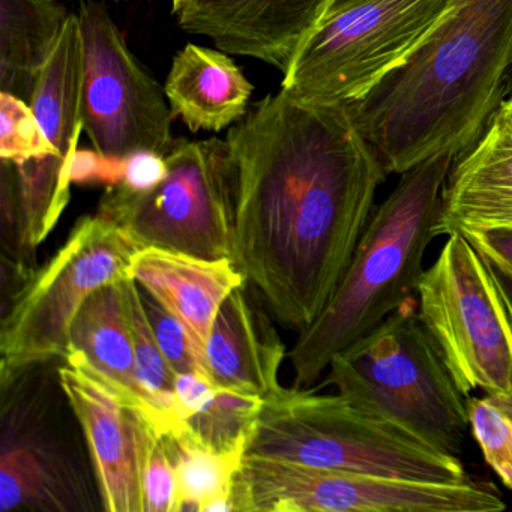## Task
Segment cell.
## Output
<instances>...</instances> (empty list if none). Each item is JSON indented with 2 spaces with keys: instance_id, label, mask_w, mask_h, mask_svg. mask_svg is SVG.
Listing matches in <instances>:
<instances>
[{
  "instance_id": "6da1fadb",
  "label": "cell",
  "mask_w": 512,
  "mask_h": 512,
  "mask_svg": "<svg viewBox=\"0 0 512 512\" xmlns=\"http://www.w3.org/2000/svg\"><path fill=\"white\" fill-rule=\"evenodd\" d=\"M226 142L235 263L275 319L302 332L343 278L388 173L347 106L283 89L254 104Z\"/></svg>"
},
{
  "instance_id": "7a4b0ae2",
  "label": "cell",
  "mask_w": 512,
  "mask_h": 512,
  "mask_svg": "<svg viewBox=\"0 0 512 512\" xmlns=\"http://www.w3.org/2000/svg\"><path fill=\"white\" fill-rule=\"evenodd\" d=\"M512 62V0H460L424 43L367 95L347 104L385 167L470 148L503 101Z\"/></svg>"
},
{
  "instance_id": "3957f363",
  "label": "cell",
  "mask_w": 512,
  "mask_h": 512,
  "mask_svg": "<svg viewBox=\"0 0 512 512\" xmlns=\"http://www.w3.org/2000/svg\"><path fill=\"white\" fill-rule=\"evenodd\" d=\"M455 158L436 155L416 164L374 209L328 304L290 349L296 386L319 380L337 353L418 293L424 254L434 238Z\"/></svg>"
},
{
  "instance_id": "277c9868",
  "label": "cell",
  "mask_w": 512,
  "mask_h": 512,
  "mask_svg": "<svg viewBox=\"0 0 512 512\" xmlns=\"http://www.w3.org/2000/svg\"><path fill=\"white\" fill-rule=\"evenodd\" d=\"M248 455L409 481H472L463 461L358 406L343 394L283 388L265 401Z\"/></svg>"
},
{
  "instance_id": "5b68a950",
  "label": "cell",
  "mask_w": 512,
  "mask_h": 512,
  "mask_svg": "<svg viewBox=\"0 0 512 512\" xmlns=\"http://www.w3.org/2000/svg\"><path fill=\"white\" fill-rule=\"evenodd\" d=\"M323 385L446 454L460 455L466 395L443 362L415 296L332 358Z\"/></svg>"
},
{
  "instance_id": "8992f818",
  "label": "cell",
  "mask_w": 512,
  "mask_h": 512,
  "mask_svg": "<svg viewBox=\"0 0 512 512\" xmlns=\"http://www.w3.org/2000/svg\"><path fill=\"white\" fill-rule=\"evenodd\" d=\"M460 0H365L301 41L281 89L311 104L355 103L400 67Z\"/></svg>"
},
{
  "instance_id": "52a82bcc",
  "label": "cell",
  "mask_w": 512,
  "mask_h": 512,
  "mask_svg": "<svg viewBox=\"0 0 512 512\" xmlns=\"http://www.w3.org/2000/svg\"><path fill=\"white\" fill-rule=\"evenodd\" d=\"M136 244L112 221L86 215L55 256L2 308L0 388L38 365L67 359L70 331L86 299L106 284L130 278Z\"/></svg>"
},
{
  "instance_id": "ba28073f",
  "label": "cell",
  "mask_w": 512,
  "mask_h": 512,
  "mask_svg": "<svg viewBox=\"0 0 512 512\" xmlns=\"http://www.w3.org/2000/svg\"><path fill=\"white\" fill-rule=\"evenodd\" d=\"M166 179L148 193L107 188L97 214L139 248L235 262L233 167L226 139L176 140Z\"/></svg>"
},
{
  "instance_id": "9c48e42d",
  "label": "cell",
  "mask_w": 512,
  "mask_h": 512,
  "mask_svg": "<svg viewBox=\"0 0 512 512\" xmlns=\"http://www.w3.org/2000/svg\"><path fill=\"white\" fill-rule=\"evenodd\" d=\"M418 311L458 389L512 394V322L484 257L448 235L418 286Z\"/></svg>"
},
{
  "instance_id": "30bf717a",
  "label": "cell",
  "mask_w": 512,
  "mask_h": 512,
  "mask_svg": "<svg viewBox=\"0 0 512 512\" xmlns=\"http://www.w3.org/2000/svg\"><path fill=\"white\" fill-rule=\"evenodd\" d=\"M239 512H500L502 493L484 479L409 481L302 466L245 454L233 488Z\"/></svg>"
},
{
  "instance_id": "8fae6325",
  "label": "cell",
  "mask_w": 512,
  "mask_h": 512,
  "mask_svg": "<svg viewBox=\"0 0 512 512\" xmlns=\"http://www.w3.org/2000/svg\"><path fill=\"white\" fill-rule=\"evenodd\" d=\"M83 125L95 151L124 158L140 151L166 157L176 140L166 91L128 47L106 5L80 4Z\"/></svg>"
},
{
  "instance_id": "7c38bea8",
  "label": "cell",
  "mask_w": 512,
  "mask_h": 512,
  "mask_svg": "<svg viewBox=\"0 0 512 512\" xmlns=\"http://www.w3.org/2000/svg\"><path fill=\"white\" fill-rule=\"evenodd\" d=\"M58 379L85 434L103 508L145 512L143 464L157 428L70 365L59 368Z\"/></svg>"
},
{
  "instance_id": "4fadbf2b",
  "label": "cell",
  "mask_w": 512,
  "mask_h": 512,
  "mask_svg": "<svg viewBox=\"0 0 512 512\" xmlns=\"http://www.w3.org/2000/svg\"><path fill=\"white\" fill-rule=\"evenodd\" d=\"M122 281L86 299L71 326L65 361L145 416L158 433L170 434L166 415L140 382Z\"/></svg>"
},
{
  "instance_id": "5bb4252c",
  "label": "cell",
  "mask_w": 512,
  "mask_h": 512,
  "mask_svg": "<svg viewBox=\"0 0 512 512\" xmlns=\"http://www.w3.org/2000/svg\"><path fill=\"white\" fill-rule=\"evenodd\" d=\"M206 370L217 389L268 401L283 391L278 380L286 347L245 286L223 302L206 343Z\"/></svg>"
},
{
  "instance_id": "9a60e30c",
  "label": "cell",
  "mask_w": 512,
  "mask_h": 512,
  "mask_svg": "<svg viewBox=\"0 0 512 512\" xmlns=\"http://www.w3.org/2000/svg\"><path fill=\"white\" fill-rule=\"evenodd\" d=\"M131 280L190 332L205 359L212 323L230 293L248 283L233 260H206L163 248H139L131 257Z\"/></svg>"
},
{
  "instance_id": "2e32d148",
  "label": "cell",
  "mask_w": 512,
  "mask_h": 512,
  "mask_svg": "<svg viewBox=\"0 0 512 512\" xmlns=\"http://www.w3.org/2000/svg\"><path fill=\"white\" fill-rule=\"evenodd\" d=\"M0 511L68 512L86 508L85 488L58 446L35 439L20 404L4 401Z\"/></svg>"
},
{
  "instance_id": "e0dca14e",
  "label": "cell",
  "mask_w": 512,
  "mask_h": 512,
  "mask_svg": "<svg viewBox=\"0 0 512 512\" xmlns=\"http://www.w3.org/2000/svg\"><path fill=\"white\" fill-rule=\"evenodd\" d=\"M331 0H211L200 20L226 52L283 73L296 47L322 20Z\"/></svg>"
},
{
  "instance_id": "ac0fdd59",
  "label": "cell",
  "mask_w": 512,
  "mask_h": 512,
  "mask_svg": "<svg viewBox=\"0 0 512 512\" xmlns=\"http://www.w3.org/2000/svg\"><path fill=\"white\" fill-rule=\"evenodd\" d=\"M472 227L512 230V142L493 124L455 158L433 235Z\"/></svg>"
},
{
  "instance_id": "d6986e66",
  "label": "cell",
  "mask_w": 512,
  "mask_h": 512,
  "mask_svg": "<svg viewBox=\"0 0 512 512\" xmlns=\"http://www.w3.org/2000/svg\"><path fill=\"white\" fill-rule=\"evenodd\" d=\"M164 91L191 133H220L247 115L254 86L229 53L188 43L173 58Z\"/></svg>"
},
{
  "instance_id": "ffe728a7",
  "label": "cell",
  "mask_w": 512,
  "mask_h": 512,
  "mask_svg": "<svg viewBox=\"0 0 512 512\" xmlns=\"http://www.w3.org/2000/svg\"><path fill=\"white\" fill-rule=\"evenodd\" d=\"M68 17L58 0H0V92L31 103Z\"/></svg>"
},
{
  "instance_id": "44dd1931",
  "label": "cell",
  "mask_w": 512,
  "mask_h": 512,
  "mask_svg": "<svg viewBox=\"0 0 512 512\" xmlns=\"http://www.w3.org/2000/svg\"><path fill=\"white\" fill-rule=\"evenodd\" d=\"M179 485V512H233V488L244 457L203 451L166 434Z\"/></svg>"
},
{
  "instance_id": "7402d4cb",
  "label": "cell",
  "mask_w": 512,
  "mask_h": 512,
  "mask_svg": "<svg viewBox=\"0 0 512 512\" xmlns=\"http://www.w3.org/2000/svg\"><path fill=\"white\" fill-rule=\"evenodd\" d=\"M265 401L217 389L211 403L172 437L224 457H244Z\"/></svg>"
},
{
  "instance_id": "603a6c76",
  "label": "cell",
  "mask_w": 512,
  "mask_h": 512,
  "mask_svg": "<svg viewBox=\"0 0 512 512\" xmlns=\"http://www.w3.org/2000/svg\"><path fill=\"white\" fill-rule=\"evenodd\" d=\"M125 301H127L128 319H130L131 337H133L134 353H136L137 371L143 388L149 392L158 404L170 424V436L181 430V421L176 406V373L164 356L160 344L157 343L145 305H143L142 289L136 281L125 278Z\"/></svg>"
},
{
  "instance_id": "cb8c5ba5",
  "label": "cell",
  "mask_w": 512,
  "mask_h": 512,
  "mask_svg": "<svg viewBox=\"0 0 512 512\" xmlns=\"http://www.w3.org/2000/svg\"><path fill=\"white\" fill-rule=\"evenodd\" d=\"M0 227H2V305L22 290L35 274L31 244L19 197V175L13 161L0 160Z\"/></svg>"
},
{
  "instance_id": "d4e9b609",
  "label": "cell",
  "mask_w": 512,
  "mask_h": 512,
  "mask_svg": "<svg viewBox=\"0 0 512 512\" xmlns=\"http://www.w3.org/2000/svg\"><path fill=\"white\" fill-rule=\"evenodd\" d=\"M470 430L485 463L512 490V394L467 398Z\"/></svg>"
},
{
  "instance_id": "484cf974",
  "label": "cell",
  "mask_w": 512,
  "mask_h": 512,
  "mask_svg": "<svg viewBox=\"0 0 512 512\" xmlns=\"http://www.w3.org/2000/svg\"><path fill=\"white\" fill-rule=\"evenodd\" d=\"M49 155L62 157L31 104L16 95L0 92V160L20 164Z\"/></svg>"
},
{
  "instance_id": "4316f807",
  "label": "cell",
  "mask_w": 512,
  "mask_h": 512,
  "mask_svg": "<svg viewBox=\"0 0 512 512\" xmlns=\"http://www.w3.org/2000/svg\"><path fill=\"white\" fill-rule=\"evenodd\" d=\"M142 299L152 332L175 373H199L209 379L205 359L200 355L190 332L182 325L181 320L176 319L143 289Z\"/></svg>"
},
{
  "instance_id": "83f0119b",
  "label": "cell",
  "mask_w": 512,
  "mask_h": 512,
  "mask_svg": "<svg viewBox=\"0 0 512 512\" xmlns=\"http://www.w3.org/2000/svg\"><path fill=\"white\" fill-rule=\"evenodd\" d=\"M145 512H179L175 461L166 434L155 433L143 464Z\"/></svg>"
},
{
  "instance_id": "f1b7e54d",
  "label": "cell",
  "mask_w": 512,
  "mask_h": 512,
  "mask_svg": "<svg viewBox=\"0 0 512 512\" xmlns=\"http://www.w3.org/2000/svg\"><path fill=\"white\" fill-rule=\"evenodd\" d=\"M125 157H106L98 151H77L71 167L73 184L116 187L124 181Z\"/></svg>"
},
{
  "instance_id": "f546056e",
  "label": "cell",
  "mask_w": 512,
  "mask_h": 512,
  "mask_svg": "<svg viewBox=\"0 0 512 512\" xmlns=\"http://www.w3.org/2000/svg\"><path fill=\"white\" fill-rule=\"evenodd\" d=\"M169 167L164 155L152 151L134 152L125 157L121 187L133 193H148L166 179Z\"/></svg>"
},
{
  "instance_id": "4dcf8cb0",
  "label": "cell",
  "mask_w": 512,
  "mask_h": 512,
  "mask_svg": "<svg viewBox=\"0 0 512 512\" xmlns=\"http://www.w3.org/2000/svg\"><path fill=\"white\" fill-rule=\"evenodd\" d=\"M458 233H461L484 259L490 260L494 265L500 266L512 274L511 229L472 227V229L458 230Z\"/></svg>"
},
{
  "instance_id": "1f68e13d",
  "label": "cell",
  "mask_w": 512,
  "mask_h": 512,
  "mask_svg": "<svg viewBox=\"0 0 512 512\" xmlns=\"http://www.w3.org/2000/svg\"><path fill=\"white\" fill-rule=\"evenodd\" d=\"M175 392L176 406H178V416L182 428V424L188 418L196 415L211 403L217 388L203 374L181 373L176 374Z\"/></svg>"
},
{
  "instance_id": "d6a6232c",
  "label": "cell",
  "mask_w": 512,
  "mask_h": 512,
  "mask_svg": "<svg viewBox=\"0 0 512 512\" xmlns=\"http://www.w3.org/2000/svg\"><path fill=\"white\" fill-rule=\"evenodd\" d=\"M485 262H487L488 269H490L491 275H493L494 281H496L497 287H499L500 295H502L503 301H505L506 310H508L512 322V274L506 271V269L494 265L490 260L485 259Z\"/></svg>"
},
{
  "instance_id": "836d02e7",
  "label": "cell",
  "mask_w": 512,
  "mask_h": 512,
  "mask_svg": "<svg viewBox=\"0 0 512 512\" xmlns=\"http://www.w3.org/2000/svg\"><path fill=\"white\" fill-rule=\"evenodd\" d=\"M488 124H493L494 127L499 128L512 142V100L502 101Z\"/></svg>"
},
{
  "instance_id": "e575fe53",
  "label": "cell",
  "mask_w": 512,
  "mask_h": 512,
  "mask_svg": "<svg viewBox=\"0 0 512 512\" xmlns=\"http://www.w3.org/2000/svg\"><path fill=\"white\" fill-rule=\"evenodd\" d=\"M361 2H365V0H331L322 19H325L326 16H331V14L338 13V11L353 7V5L361 4Z\"/></svg>"
},
{
  "instance_id": "d590c367",
  "label": "cell",
  "mask_w": 512,
  "mask_h": 512,
  "mask_svg": "<svg viewBox=\"0 0 512 512\" xmlns=\"http://www.w3.org/2000/svg\"><path fill=\"white\" fill-rule=\"evenodd\" d=\"M512 100V62L509 65L508 73L505 77V85H503V101Z\"/></svg>"
},
{
  "instance_id": "8d00e7d4",
  "label": "cell",
  "mask_w": 512,
  "mask_h": 512,
  "mask_svg": "<svg viewBox=\"0 0 512 512\" xmlns=\"http://www.w3.org/2000/svg\"><path fill=\"white\" fill-rule=\"evenodd\" d=\"M196 2L197 0H172V13L176 16V14L181 13L182 10L191 7Z\"/></svg>"
},
{
  "instance_id": "74e56055",
  "label": "cell",
  "mask_w": 512,
  "mask_h": 512,
  "mask_svg": "<svg viewBox=\"0 0 512 512\" xmlns=\"http://www.w3.org/2000/svg\"><path fill=\"white\" fill-rule=\"evenodd\" d=\"M197 2H211V0H197ZM196 2V4H197Z\"/></svg>"
},
{
  "instance_id": "f35d334b",
  "label": "cell",
  "mask_w": 512,
  "mask_h": 512,
  "mask_svg": "<svg viewBox=\"0 0 512 512\" xmlns=\"http://www.w3.org/2000/svg\"><path fill=\"white\" fill-rule=\"evenodd\" d=\"M116 2H124V0H116Z\"/></svg>"
}]
</instances>
